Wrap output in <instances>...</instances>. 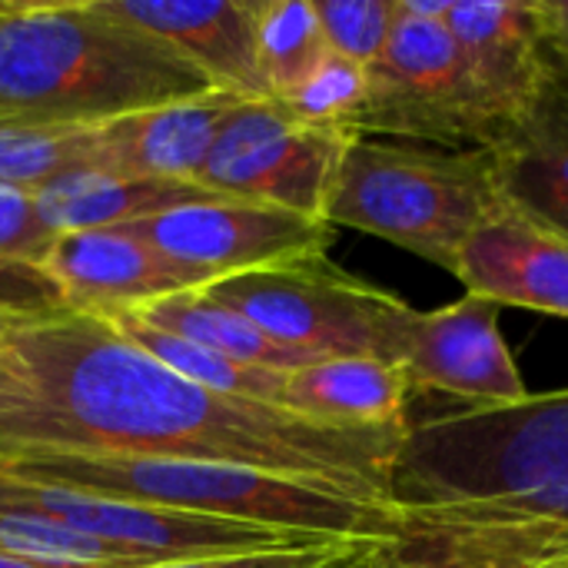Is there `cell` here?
Segmentation results:
<instances>
[{"label": "cell", "mask_w": 568, "mask_h": 568, "mask_svg": "<svg viewBox=\"0 0 568 568\" xmlns=\"http://www.w3.org/2000/svg\"><path fill=\"white\" fill-rule=\"evenodd\" d=\"M409 429H349L210 393L63 310L0 336V459L136 456L243 466L393 509Z\"/></svg>", "instance_id": "cell-1"}, {"label": "cell", "mask_w": 568, "mask_h": 568, "mask_svg": "<svg viewBox=\"0 0 568 568\" xmlns=\"http://www.w3.org/2000/svg\"><path fill=\"white\" fill-rule=\"evenodd\" d=\"M43 270L60 286L67 306L90 316L136 310L173 293L213 286L210 276L166 260L126 226L57 236Z\"/></svg>", "instance_id": "cell-13"}, {"label": "cell", "mask_w": 568, "mask_h": 568, "mask_svg": "<svg viewBox=\"0 0 568 568\" xmlns=\"http://www.w3.org/2000/svg\"><path fill=\"white\" fill-rule=\"evenodd\" d=\"M0 568H47L30 562V559H20V556H10V552H0Z\"/></svg>", "instance_id": "cell-33"}, {"label": "cell", "mask_w": 568, "mask_h": 568, "mask_svg": "<svg viewBox=\"0 0 568 568\" xmlns=\"http://www.w3.org/2000/svg\"><path fill=\"white\" fill-rule=\"evenodd\" d=\"M393 536L413 556L568 549V389L409 423Z\"/></svg>", "instance_id": "cell-2"}, {"label": "cell", "mask_w": 568, "mask_h": 568, "mask_svg": "<svg viewBox=\"0 0 568 568\" xmlns=\"http://www.w3.org/2000/svg\"><path fill=\"white\" fill-rule=\"evenodd\" d=\"M329 53L313 0H260L256 57L270 100H283L306 83Z\"/></svg>", "instance_id": "cell-22"}, {"label": "cell", "mask_w": 568, "mask_h": 568, "mask_svg": "<svg viewBox=\"0 0 568 568\" xmlns=\"http://www.w3.org/2000/svg\"><path fill=\"white\" fill-rule=\"evenodd\" d=\"M456 280L496 306H523L568 320V240L529 220L503 196L469 236Z\"/></svg>", "instance_id": "cell-15"}, {"label": "cell", "mask_w": 568, "mask_h": 568, "mask_svg": "<svg viewBox=\"0 0 568 568\" xmlns=\"http://www.w3.org/2000/svg\"><path fill=\"white\" fill-rule=\"evenodd\" d=\"M43 226L53 236L80 230H106L136 223L186 203L213 200L216 193L183 180L120 176L103 170H73L30 193Z\"/></svg>", "instance_id": "cell-19"}, {"label": "cell", "mask_w": 568, "mask_h": 568, "mask_svg": "<svg viewBox=\"0 0 568 568\" xmlns=\"http://www.w3.org/2000/svg\"><path fill=\"white\" fill-rule=\"evenodd\" d=\"M549 50L568 67V0H536Z\"/></svg>", "instance_id": "cell-31"}, {"label": "cell", "mask_w": 568, "mask_h": 568, "mask_svg": "<svg viewBox=\"0 0 568 568\" xmlns=\"http://www.w3.org/2000/svg\"><path fill=\"white\" fill-rule=\"evenodd\" d=\"M393 539H363V542H329L310 549H270V552H240V556H203L146 568H356L369 552Z\"/></svg>", "instance_id": "cell-27"}, {"label": "cell", "mask_w": 568, "mask_h": 568, "mask_svg": "<svg viewBox=\"0 0 568 568\" xmlns=\"http://www.w3.org/2000/svg\"><path fill=\"white\" fill-rule=\"evenodd\" d=\"M63 310L70 306L43 266L0 256V313L17 320H43Z\"/></svg>", "instance_id": "cell-28"}, {"label": "cell", "mask_w": 568, "mask_h": 568, "mask_svg": "<svg viewBox=\"0 0 568 568\" xmlns=\"http://www.w3.org/2000/svg\"><path fill=\"white\" fill-rule=\"evenodd\" d=\"M110 17L156 37L216 90L270 100L256 57L260 0H97Z\"/></svg>", "instance_id": "cell-14"}, {"label": "cell", "mask_w": 568, "mask_h": 568, "mask_svg": "<svg viewBox=\"0 0 568 568\" xmlns=\"http://www.w3.org/2000/svg\"><path fill=\"white\" fill-rule=\"evenodd\" d=\"M236 100L240 97L233 93L213 90L100 123L93 136V170L196 183V173Z\"/></svg>", "instance_id": "cell-17"}, {"label": "cell", "mask_w": 568, "mask_h": 568, "mask_svg": "<svg viewBox=\"0 0 568 568\" xmlns=\"http://www.w3.org/2000/svg\"><path fill=\"white\" fill-rule=\"evenodd\" d=\"M0 476L283 532L396 539L393 509L369 506L300 479L223 463L136 456H23L0 459Z\"/></svg>", "instance_id": "cell-4"}, {"label": "cell", "mask_w": 568, "mask_h": 568, "mask_svg": "<svg viewBox=\"0 0 568 568\" xmlns=\"http://www.w3.org/2000/svg\"><path fill=\"white\" fill-rule=\"evenodd\" d=\"M120 339H126L130 346L143 349L146 356H153L156 363H163L166 369L180 373L183 379L220 393V396H236V399H256V403H270L280 406L283 399V383L286 373L280 369H260V366H246L236 359H226L213 349H203L196 343H186L173 333L153 329L143 320H136L133 313H106L100 316Z\"/></svg>", "instance_id": "cell-21"}, {"label": "cell", "mask_w": 568, "mask_h": 568, "mask_svg": "<svg viewBox=\"0 0 568 568\" xmlns=\"http://www.w3.org/2000/svg\"><path fill=\"white\" fill-rule=\"evenodd\" d=\"M349 140L353 136L343 130L290 120L273 100H236L196 173V186L226 200L326 220V203Z\"/></svg>", "instance_id": "cell-8"}, {"label": "cell", "mask_w": 568, "mask_h": 568, "mask_svg": "<svg viewBox=\"0 0 568 568\" xmlns=\"http://www.w3.org/2000/svg\"><path fill=\"white\" fill-rule=\"evenodd\" d=\"M97 126H13L0 123V186L33 193L43 183L93 170Z\"/></svg>", "instance_id": "cell-23"}, {"label": "cell", "mask_w": 568, "mask_h": 568, "mask_svg": "<svg viewBox=\"0 0 568 568\" xmlns=\"http://www.w3.org/2000/svg\"><path fill=\"white\" fill-rule=\"evenodd\" d=\"M359 568H403V559L396 552V542H383Z\"/></svg>", "instance_id": "cell-32"}, {"label": "cell", "mask_w": 568, "mask_h": 568, "mask_svg": "<svg viewBox=\"0 0 568 568\" xmlns=\"http://www.w3.org/2000/svg\"><path fill=\"white\" fill-rule=\"evenodd\" d=\"M20 323H27V320H17V316L0 313V336H3V333H10V329H13V326H20Z\"/></svg>", "instance_id": "cell-34"}, {"label": "cell", "mask_w": 568, "mask_h": 568, "mask_svg": "<svg viewBox=\"0 0 568 568\" xmlns=\"http://www.w3.org/2000/svg\"><path fill=\"white\" fill-rule=\"evenodd\" d=\"M489 150L353 136L326 203V223L389 240L456 276L476 226L496 210Z\"/></svg>", "instance_id": "cell-5"}, {"label": "cell", "mask_w": 568, "mask_h": 568, "mask_svg": "<svg viewBox=\"0 0 568 568\" xmlns=\"http://www.w3.org/2000/svg\"><path fill=\"white\" fill-rule=\"evenodd\" d=\"M166 260L210 276L213 283L326 260L333 223L246 200H200L136 223H123Z\"/></svg>", "instance_id": "cell-10"}, {"label": "cell", "mask_w": 568, "mask_h": 568, "mask_svg": "<svg viewBox=\"0 0 568 568\" xmlns=\"http://www.w3.org/2000/svg\"><path fill=\"white\" fill-rule=\"evenodd\" d=\"M216 87L97 0H0V123L100 126Z\"/></svg>", "instance_id": "cell-3"}, {"label": "cell", "mask_w": 568, "mask_h": 568, "mask_svg": "<svg viewBox=\"0 0 568 568\" xmlns=\"http://www.w3.org/2000/svg\"><path fill=\"white\" fill-rule=\"evenodd\" d=\"M453 0H399L393 33L369 73L353 136L413 140L449 150L489 146L493 133L476 110L463 57L446 27Z\"/></svg>", "instance_id": "cell-7"}, {"label": "cell", "mask_w": 568, "mask_h": 568, "mask_svg": "<svg viewBox=\"0 0 568 568\" xmlns=\"http://www.w3.org/2000/svg\"><path fill=\"white\" fill-rule=\"evenodd\" d=\"M57 236L43 226L33 196L0 186V256L43 266Z\"/></svg>", "instance_id": "cell-29"}, {"label": "cell", "mask_w": 568, "mask_h": 568, "mask_svg": "<svg viewBox=\"0 0 568 568\" xmlns=\"http://www.w3.org/2000/svg\"><path fill=\"white\" fill-rule=\"evenodd\" d=\"M206 293L260 333L310 359H379L396 366L416 316L399 296L376 290L326 260L220 280Z\"/></svg>", "instance_id": "cell-6"}, {"label": "cell", "mask_w": 568, "mask_h": 568, "mask_svg": "<svg viewBox=\"0 0 568 568\" xmlns=\"http://www.w3.org/2000/svg\"><path fill=\"white\" fill-rule=\"evenodd\" d=\"M369 93V73L366 67H356L336 53H329L316 73L300 83L283 100H273L290 120L303 126H323V130H343L353 136V123L366 103Z\"/></svg>", "instance_id": "cell-25"}, {"label": "cell", "mask_w": 568, "mask_h": 568, "mask_svg": "<svg viewBox=\"0 0 568 568\" xmlns=\"http://www.w3.org/2000/svg\"><path fill=\"white\" fill-rule=\"evenodd\" d=\"M486 150L499 196L568 240V67L556 53L536 103Z\"/></svg>", "instance_id": "cell-16"}, {"label": "cell", "mask_w": 568, "mask_h": 568, "mask_svg": "<svg viewBox=\"0 0 568 568\" xmlns=\"http://www.w3.org/2000/svg\"><path fill=\"white\" fill-rule=\"evenodd\" d=\"M123 313H133L136 320H143L153 329L173 333L186 343H196L203 349H213V353L246 363V366L293 373V369L316 363L306 353L280 346L276 339L260 333L250 320H243L236 310L216 303L206 290L173 293V296H163L146 306H136V310H123Z\"/></svg>", "instance_id": "cell-20"}, {"label": "cell", "mask_w": 568, "mask_h": 568, "mask_svg": "<svg viewBox=\"0 0 568 568\" xmlns=\"http://www.w3.org/2000/svg\"><path fill=\"white\" fill-rule=\"evenodd\" d=\"M499 310L503 306L473 293L433 313L416 310L396 363L409 393H449L466 399L469 409L523 403L529 389L503 339Z\"/></svg>", "instance_id": "cell-11"}, {"label": "cell", "mask_w": 568, "mask_h": 568, "mask_svg": "<svg viewBox=\"0 0 568 568\" xmlns=\"http://www.w3.org/2000/svg\"><path fill=\"white\" fill-rule=\"evenodd\" d=\"M0 552L30 559L47 568H146L150 562L126 556L67 523L0 509Z\"/></svg>", "instance_id": "cell-24"}, {"label": "cell", "mask_w": 568, "mask_h": 568, "mask_svg": "<svg viewBox=\"0 0 568 568\" xmlns=\"http://www.w3.org/2000/svg\"><path fill=\"white\" fill-rule=\"evenodd\" d=\"M396 3L399 0H320L313 7L326 47L356 67H373L393 33Z\"/></svg>", "instance_id": "cell-26"}, {"label": "cell", "mask_w": 568, "mask_h": 568, "mask_svg": "<svg viewBox=\"0 0 568 568\" xmlns=\"http://www.w3.org/2000/svg\"><path fill=\"white\" fill-rule=\"evenodd\" d=\"M396 552L403 568H568V549L546 556H413L396 546Z\"/></svg>", "instance_id": "cell-30"}, {"label": "cell", "mask_w": 568, "mask_h": 568, "mask_svg": "<svg viewBox=\"0 0 568 568\" xmlns=\"http://www.w3.org/2000/svg\"><path fill=\"white\" fill-rule=\"evenodd\" d=\"M0 509L10 513H37L57 523H67L126 556H136L150 566L203 559V556H240V552H270V549H310L329 542H363V539H333V536H306L263 529L250 523L210 519L173 513L146 503L90 496L57 486H37L0 476Z\"/></svg>", "instance_id": "cell-9"}, {"label": "cell", "mask_w": 568, "mask_h": 568, "mask_svg": "<svg viewBox=\"0 0 568 568\" xmlns=\"http://www.w3.org/2000/svg\"><path fill=\"white\" fill-rule=\"evenodd\" d=\"M446 27L463 57L476 110L496 143L536 103L552 67L539 3L453 0Z\"/></svg>", "instance_id": "cell-12"}, {"label": "cell", "mask_w": 568, "mask_h": 568, "mask_svg": "<svg viewBox=\"0 0 568 568\" xmlns=\"http://www.w3.org/2000/svg\"><path fill=\"white\" fill-rule=\"evenodd\" d=\"M409 383L403 369L379 359H323L286 373L280 406L329 426L409 429Z\"/></svg>", "instance_id": "cell-18"}]
</instances>
